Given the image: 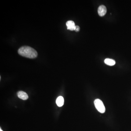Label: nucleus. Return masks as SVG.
<instances>
[{"label":"nucleus","instance_id":"f257e3e1","mask_svg":"<svg viewBox=\"0 0 131 131\" xmlns=\"http://www.w3.org/2000/svg\"><path fill=\"white\" fill-rule=\"evenodd\" d=\"M18 53L21 56L27 58H36L38 56L37 51L30 46H23L20 47L18 50Z\"/></svg>","mask_w":131,"mask_h":131},{"label":"nucleus","instance_id":"f03ea898","mask_svg":"<svg viewBox=\"0 0 131 131\" xmlns=\"http://www.w3.org/2000/svg\"><path fill=\"white\" fill-rule=\"evenodd\" d=\"M94 104L95 108L98 112L101 113H103L105 112V107L102 101L100 99H96L94 101Z\"/></svg>","mask_w":131,"mask_h":131},{"label":"nucleus","instance_id":"7ed1b4c3","mask_svg":"<svg viewBox=\"0 0 131 131\" xmlns=\"http://www.w3.org/2000/svg\"><path fill=\"white\" fill-rule=\"evenodd\" d=\"M98 12L100 16H104L107 13L106 7L104 5H101L98 7Z\"/></svg>","mask_w":131,"mask_h":131},{"label":"nucleus","instance_id":"20e7f679","mask_svg":"<svg viewBox=\"0 0 131 131\" xmlns=\"http://www.w3.org/2000/svg\"><path fill=\"white\" fill-rule=\"evenodd\" d=\"M17 95L20 99H21L24 100H27L28 98L27 94L26 92L23 91H18L17 93Z\"/></svg>","mask_w":131,"mask_h":131},{"label":"nucleus","instance_id":"39448f33","mask_svg":"<svg viewBox=\"0 0 131 131\" xmlns=\"http://www.w3.org/2000/svg\"><path fill=\"white\" fill-rule=\"evenodd\" d=\"M66 25L68 27V30H70L71 31L75 30V24L74 22L72 20H69L67 21L66 23Z\"/></svg>","mask_w":131,"mask_h":131},{"label":"nucleus","instance_id":"423d86ee","mask_svg":"<svg viewBox=\"0 0 131 131\" xmlns=\"http://www.w3.org/2000/svg\"><path fill=\"white\" fill-rule=\"evenodd\" d=\"M64 100L62 96H59L56 100V103L58 107H61L63 105Z\"/></svg>","mask_w":131,"mask_h":131},{"label":"nucleus","instance_id":"0eeeda50","mask_svg":"<svg viewBox=\"0 0 131 131\" xmlns=\"http://www.w3.org/2000/svg\"><path fill=\"white\" fill-rule=\"evenodd\" d=\"M104 62L106 64L110 66H114L115 64V61L114 60L109 58L106 59L104 61Z\"/></svg>","mask_w":131,"mask_h":131},{"label":"nucleus","instance_id":"6e6552de","mask_svg":"<svg viewBox=\"0 0 131 131\" xmlns=\"http://www.w3.org/2000/svg\"><path fill=\"white\" fill-rule=\"evenodd\" d=\"M80 27L78 26H75V31L76 32H78L80 30Z\"/></svg>","mask_w":131,"mask_h":131},{"label":"nucleus","instance_id":"1a4fd4ad","mask_svg":"<svg viewBox=\"0 0 131 131\" xmlns=\"http://www.w3.org/2000/svg\"><path fill=\"white\" fill-rule=\"evenodd\" d=\"M0 131H3L1 129H1H0Z\"/></svg>","mask_w":131,"mask_h":131}]
</instances>
